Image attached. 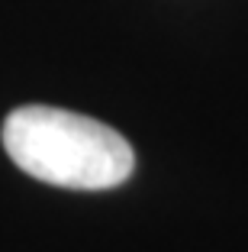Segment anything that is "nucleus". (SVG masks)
I'll use <instances>...</instances> for the list:
<instances>
[{
  "label": "nucleus",
  "mask_w": 248,
  "mask_h": 252,
  "mask_svg": "<svg viewBox=\"0 0 248 252\" xmlns=\"http://www.w3.org/2000/svg\"><path fill=\"white\" fill-rule=\"evenodd\" d=\"M3 149L26 175L74 191H107L132 175V146L113 126L45 104L3 120Z\"/></svg>",
  "instance_id": "1"
}]
</instances>
